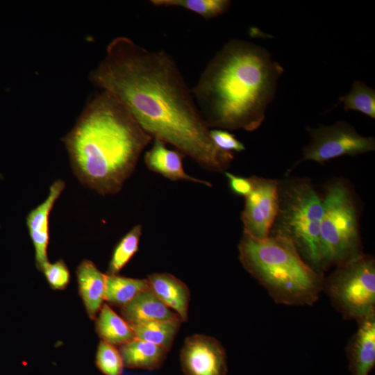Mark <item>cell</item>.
I'll return each instance as SVG.
<instances>
[{
    "instance_id": "7402d4cb",
    "label": "cell",
    "mask_w": 375,
    "mask_h": 375,
    "mask_svg": "<svg viewBox=\"0 0 375 375\" xmlns=\"http://www.w3.org/2000/svg\"><path fill=\"white\" fill-rule=\"evenodd\" d=\"M142 227L135 225L115 247L106 274L117 275L138 250Z\"/></svg>"
},
{
    "instance_id": "5bb4252c",
    "label": "cell",
    "mask_w": 375,
    "mask_h": 375,
    "mask_svg": "<svg viewBox=\"0 0 375 375\" xmlns=\"http://www.w3.org/2000/svg\"><path fill=\"white\" fill-rule=\"evenodd\" d=\"M120 313L130 326L153 321L181 319L153 293L149 286L121 308Z\"/></svg>"
},
{
    "instance_id": "277c9868",
    "label": "cell",
    "mask_w": 375,
    "mask_h": 375,
    "mask_svg": "<svg viewBox=\"0 0 375 375\" xmlns=\"http://www.w3.org/2000/svg\"><path fill=\"white\" fill-rule=\"evenodd\" d=\"M238 251L243 267L276 303L312 306L319 299L324 274L310 266L288 238L270 234L256 240L243 233Z\"/></svg>"
},
{
    "instance_id": "44dd1931",
    "label": "cell",
    "mask_w": 375,
    "mask_h": 375,
    "mask_svg": "<svg viewBox=\"0 0 375 375\" xmlns=\"http://www.w3.org/2000/svg\"><path fill=\"white\" fill-rule=\"evenodd\" d=\"M150 2L156 6L181 7L206 19L224 14L231 5L228 0H152Z\"/></svg>"
},
{
    "instance_id": "3957f363",
    "label": "cell",
    "mask_w": 375,
    "mask_h": 375,
    "mask_svg": "<svg viewBox=\"0 0 375 375\" xmlns=\"http://www.w3.org/2000/svg\"><path fill=\"white\" fill-rule=\"evenodd\" d=\"M62 140L80 182L106 195L122 190L153 138L122 103L101 90Z\"/></svg>"
},
{
    "instance_id": "ac0fdd59",
    "label": "cell",
    "mask_w": 375,
    "mask_h": 375,
    "mask_svg": "<svg viewBox=\"0 0 375 375\" xmlns=\"http://www.w3.org/2000/svg\"><path fill=\"white\" fill-rule=\"evenodd\" d=\"M95 319L101 341L119 347L135 338L131 326L107 303L103 304Z\"/></svg>"
},
{
    "instance_id": "5b68a950",
    "label": "cell",
    "mask_w": 375,
    "mask_h": 375,
    "mask_svg": "<svg viewBox=\"0 0 375 375\" xmlns=\"http://www.w3.org/2000/svg\"><path fill=\"white\" fill-rule=\"evenodd\" d=\"M322 214V199L310 180L278 181V209L270 234L290 240L303 260L324 274L319 242Z\"/></svg>"
},
{
    "instance_id": "e0dca14e",
    "label": "cell",
    "mask_w": 375,
    "mask_h": 375,
    "mask_svg": "<svg viewBox=\"0 0 375 375\" xmlns=\"http://www.w3.org/2000/svg\"><path fill=\"white\" fill-rule=\"evenodd\" d=\"M124 366L131 369L155 370L162 367L166 349L137 338L119 347Z\"/></svg>"
},
{
    "instance_id": "6da1fadb",
    "label": "cell",
    "mask_w": 375,
    "mask_h": 375,
    "mask_svg": "<svg viewBox=\"0 0 375 375\" xmlns=\"http://www.w3.org/2000/svg\"><path fill=\"white\" fill-rule=\"evenodd\" d=\"M89 78L122 103L153 139L172 145L206 170L223 172L229 167L233 153L212 142L192 91L165 51L117 37Z\"/></svg>"
},
{
    "instance_id": "8992f818",
    "label": "cell",
    "mask_w": 375,
    "mask_h": 375,
    "mask_svg": "<svg viewBox=\"0 0 375 375\" xmlns=\"http://www.w3.org/2000/svg\"><path fill=\"white\" fill-rule=\"evenodd\" d=\"M320 254L324 272L361 254L358 208L350 188L342 181L330 183L322 199Z\"/></svg>"
},
{
    "instance_id": "603a6c76",
    "label": "cell",
    "mask_w": 375,
    "mask_h": 375,
    "mask_svg": "<svg viewBox=\"0 0 375 375\" xmlns=\"http://www.w3.org/2000/svg\"><path fill=\"white\" fill-rule=\"evenodd\" d=\"M339 101L347 110H356L375 119V90L363 82L354 81L351 90L340 97Z\"/></svg>"
},
{
    "instance_id": "484cf974",
    "label": "cell",
    "mask_w": 375,
    "mask_h": 375,
    "mask_svg": "<svg viewBox=\"0 0 375 375\" xmlns=\"http://www.w3.org/2000/svg\"><path fill=\"white\" fill-rule=\"evenodd\" d=\"M210 136L214 144L224 151L233 153L245 150V146L228 131L212 129Z\"/></svg>"
},
{
    "instance_id": "9a60e30c",
    "label": "cell",
    "mask_w": 375,
    "mask_h": 375,
    "mask_svg": "<svg viewBox=\"0 0 375 375\" xmlns=\"http://www.w3.org/2000/svg\"><path fill=\"white\" fill-rule=\"evenodd\" d=\"M147 279L153 293L174 311L182 322H187L190 301V292L187 285L169 273H153Z\"/></svg>"
},
{
    "instance_id": "2e32d148",
    "label": "cell",
    "mask_w": 375,
    "mask_h": 375,
    "mask_svg": "<svg viewBox=\"0 0 375 375\" xmlns=\"http://www.w3.org/2000/svg\"><path fill=\"white\" fill-rule=\"evenodd\" d=\"M80 296L91 319H95L105 297L106 274L89 260H83L76 269Z\"/></svg>"
},
{
    "instance_id": "8fae6325",
    "label": "cell",
    "mask_w": 375,
    "mask_h": 375,
    "mask_svg": "<svg viewBox=\"0 0 375 375\" xmlns=\"http://www.w3.org/2000/svg\"><path fill=\"white\" fill-rule=\"evenodd\" d=\"M65 188L62 180L56 181L49 188L46 199L31 210L26 217V226L35 249V265L42 271L49 262L47 247L49 244V217L58 197Z\"/></svg>"
},
{
    "instance_id": "52a82bcc",
    "label": "cell",
    "mask_w": 375,
    "mask_h": 375,
    "mask_svg": "<svg viewBox=\"0 0 375 375\" xmlns=\"http://www.w3.org/2000/svg\"><path fill=\"white\" fill-rule=\"evenodd\" d=\"M332 305L346 319L358 322L375 315V260L361 254L340 265L324 278Z\"/></svg>"
},
{
    "instance_id": "ba28073f",
    "label": "cell",
    "mask_w": 375,
    "mask_h": 375,
    "mask_svg": "<svg viewBox=\"0 0 375 375\" xmlns=\"http://www.w3.org/2000/svg\"><path fill=\"white\" fill-rule=\"evenodd\" d=\"M310 142L303 150V156L293 167L302 162L310 160L321 165L342 156H357L375 149L373 137L359 134L345 121H338L329 126L319 125L307 128Z\"/></svg>"
},
{
    "instance_id": "4316f807",
    "label": "cell",
    "mask_w": 375,
    "mask_h": 375,
    "mask_svg": "<svg viewBox=\"0 0 375 375\" xmlns=\"http://www.w3.org/2000/svg\"><path fill=\"white\" fill-rule=\"evenodd\" d=\"M231 190L235 194L247 197L251 191L253 184L251 177L244 178L225 172Z\"/></svg>"
},
{
    "instance_id": "cb8c5ba5",
    "label": "cell",
    "mask_w": 375,
    "mask_h": 375,
    "mask_svg": "<svg viewBox=\"0 0 375 375\" xmlns=\"http://www.w3.org/2000/svg\"><path fill=\"white\" fill-rule=\"evenodd\" d=\"M96 365L105 375H122L124 367L119 349L101 340L97 347Z\"/></svg>"
},
{
    "instance_id": "7c38bea8",
    "label": "cell",
    "mask_w": 375,
    "mask_h": 375,
    "mask_svg": "<svg viewBox=\"0 0 375 375\" xmlns=\"http://www.w3.org/2000/svg\"><path fill=\"white\" fill-rule=\"evenodd\" d=\"M346 348L351 375H369L375 365V315L358 322Z\"/></svg>"
},
{
    "instance_id": "d6986e66",
    "label": "cell",
    "mask_w": 375,
    "mask_h": 375,
    "mask_svg": "<svg viewBox=\"0 0 375 375\" xmlns=\"http://www.w3.org/2000/svg\"><path fill=\"white\" fill-rule=\"evenodd\" d=\"M148 286L147 278H133L106 274L104 300L121 308Z\"/></svg>"
},
{
    "instance_id": "ffe728a7",
    "label": "cell",
    "mask_w": 375,
    "mask_h": 375,
    "mask_svg": "<svg viewBox=\"0 0 375 375\" xmlns=\"http://www.w3.org/2000/svg\"><path fill=\"white\" fill-rule=\"evenodd\" d=\"M182 321L181 319L159 320L131 326L135 338L160 346L169 351Z\"/></svg>"
},
{
    "instance_id": "7a4b0ae2",
    "label": "cell",
    "mask_w": 375,
    "mask_h": 375,
    "mask_svg": "<svg viewBox=\"0 0 375 375\" xmlns=\"http://www.w3.org/2000/svg\"><path fill=\"white\" fill-rule=\"evenodd\" d=\"M283 68L263 47L232 40L212 58L191 90L208 127L258 129Z\"/></svg>"
},
{
    "instance_id": "30bf717a",
    "label": "cell",
    "mask_w": 375,
    "mask_h": 375,
    "mask_svg": "<svg viewBox=\"0 0 375 375\" xmlns=\"http://www.w3.org/2000/svg\"><path fill=\"white\" fill-rule=\"evenodd\" d=\"M185 375H226V353L216 338L203 334L188 337L181 351Z\"/></svg>"
},
{
    "instance_id": "9c48e42d",
    "label": "cell",
    "mask_w": 375,
    "mask_h": 375,
    "mask_svg": "<svg viewBox=\"0 0 375 375\" xmlns=\"http://www.w3.org/2000/svg\"><path fill=\"white\" fill-rule=\"evenodd\" d=\"M253 187L242 212L243 233L256 240L269 237L278 209V181L251 176Z\"/></svg>"
},
{
    "instance_id": "d4e9b609",
    "label": "cell",
    "mask_w": 375,
    "mask_h": 375,
    "mask_svg": "<svg viewBox=\"0 0 375 375\" xmlns=\"http://www.w3.org/2000/svg\"><path fill=\"white\" fill-rule=\"evenodd\" d=\"M42 272L50 286L55 290H63L70 280L69 269L62 260L53 263L47 262Z\"/></svg>"
},
{
    "instance_id": "4fadbf2b",
    "label": "cell",
    "mask_w": 375,
    "mask_h": 375,
    "mask_svg": "<svg viewBox=\"0 0 375 375\" xmlns=\"http://www.w3.org/2000/svg\"><path fill=\"white\" fill-rule=\"evenodd\" d=\"M151 148L145 153L144 162L147 168L171 181L184 180L211 187L210 182L188 174L183 168V160L185 156L178 150L168 149L165 143L153 139Z\"/></svg>"
}]
</instances>
